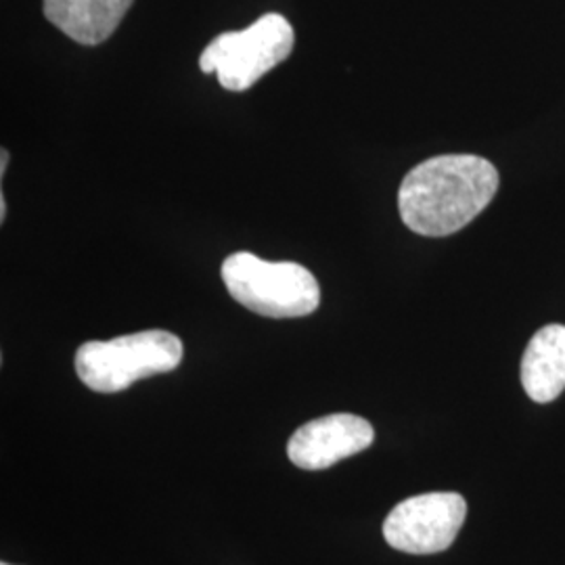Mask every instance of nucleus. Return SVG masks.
I'll return each mask as SVG.
<instances>
[{
  "label": "nucleus",
  "instance_id": "obj_9",
  "mask_svg": "<svg viewBox=\"0 0 565 565\" xmlns=\"http://www.w3.org/2000/svg\"><path fill=\"white\" fill-rule=\"evenodd\" d=\"M7 163H9V151H7V149H2V151H0V177H4Z\"/></svg>",
  "mask_w": 565,
  "mask_h": 565
},
{
  "label": "nucleus",
  "instance_id": "obj_6",
  "mask_svg": "<svg viewBox=\"0 0 565 565\" xmlns=\"http://www.w3.org/2000/svg\"><path fill=\"white\" fill-rule=\"evenodd\" d=\"M375 440V429L352 413L324 415L294 431L287 445L289 461L308 471H319L366 450Z\"/></svg>",
  "mask_w": 565,
  "mask_h": 565
},
{
  "label": "nucleus",
  "instance_id": "obj_10",
  "mask_svg": "<svg viewBox=\"0 0 565 565\" xmlns=\"http://www.w3.org/2000/svg\"><path fill=\"white\" fill-rule=\"evenodd\" d=\"M7 218V202H4V195H0V221L4 223Z\"/></svg>",
  "mask_w": 565,
  "mask_h": 565
},
{
  "label": "nucleus",
  "instance_id": "obj_1",
  "mask_svg": "<svg viewBox=\"0 0 565 565\" xmlns=\"http://www.w3.org/2000/svg\"><path fill=\"white\" fill-rule=\"evenodd\" d=\"M499 191V172L480 156H436L415 166L398 191L403 223L424 237H446L471 223Z\"/></svg>",
  "mask_w": 565,
  "mask_h": 565
},
{
  "label": "nucleus",
  "instance_id": "obj_11",
  "mask_svg": "<svg viewBox=\"0 0 565 565\" xmlns=\"http://www.w3.org/2000/svg\"><path fill=\"white\" fill-rule=\"evenodd\" d=\"M0 565H9V564H0Z\"/></svg>",
  "mask_w": 565,
  "mask_h": 565
},
{
  "label": "nucleus",
  "instance_id": "obj_4",
  "mask_svg": "<svg viewBox=\"0 0 565 565\" xmlns=\"http://www.w3.org/2000/svg\"><path fill=\"white\" fill-rule=\"evenodd\" d=\"M296 44L291 23L279 13H266L242 32H224L203 49L200 70L216 74L221 86L243 93L287 60Z\"/></svg>",
  "mask_w": 565,
  "mask_h": 565
},
{
  "label": "nucleus",
  "instance_id": "obj_3",
  "mask_svg": "<svg viewBox=\"0 0 565 565\" xmlns=\"http://www.w3.org/2000/svg\"><path fill=\"white\" fill-rule=\"evenodd\" d=\"M228 294L247 310L268 319H298L321 303L315 275L296 263H266L249 252H237L223 263Z\"/></svg>",
  "mask_w": 565,
  "mask_h": 565
},
{
  "label": "nucleus",
  "instance_id": "obj_7",
  "mask_svg": "<svg viewBox=\"0 0 565 565\" xmlns=\"http://www.w3.org/2000/svg\"><path fill=\"white\" fill-rule=\"evenodd\" d=\"M135 0H42L44 18L67 39L95 46L120 25Z\"/></svg>",
  "mask_w": 565,
  "mask_h": 565
},
{
  "label": "nucleus",
  "instance_id": "obj_8",
  "mask_svg": "<svg viewBox=\"0 0 565 565\" xmlns=\"http://www.w3.org/2000/svg\"><path fill=\"white\" fill-rule=\"evenodd\" d=\"M522 385L534 403H553L565 390V324H546L522 359Z\"/></svg>",
  "mask_w": 565,
  "mask_h": 565
},
{
  "label": "nucleus",
  "instance_id": "obj_2",
  "mask_svg": "<svg viewBox=\"0 0 565 565\" xmlns=\"http://www.w3.org/2000/svg\"><path fill=\"white\" fill-rule=\"evenodd\" d=\"M181 361V340L170 331L149 329L109 342L82 343L74 364L86 387L116 394L139 380L174 371Z\"/></svg>",
  "mask_w": 565,
  "mask_h": 565
},
{
  "label": "nucleus",
  "instance_id": "obj_5",
  "mask_svg": "<svg viewBox=\"0 0 565 565\" xmlns=\"http://www.w3.org/2000/svg\"><path fill=\"white\" fill-rule=\"evenodd\" d=\"M465 518L467 503L457 492L417 494L394 507L385 518V543L411 555L443 553L455 543Z\"/></svg>",
  "mask_w": 565,
  "mask_h": 565
}]
</instances>
